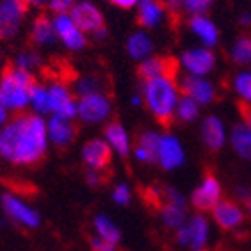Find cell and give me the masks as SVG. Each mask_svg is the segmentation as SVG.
I'll return each mask as SVG.
<instances>
[{
	"instance_id": "cell-8",
	"label": "cell",
	"mask_w": 251,
	"mask_h": 251,
	"mask_svg": "<svg viewBox=\"0 0 251 251\" xmlns=\"http://www.w3.org/2000/svg\"><path fill=\"white\" fill-rule=\"evenodd\" d=\"M71 18L81 32H93L104 28V16L90 2H79L71 9Z\"/></svg>"
},
{
	"instance_id": "cell-30",
	"label": "cell",
	"mask_w": 251,
	"mask_h": 251,
	"mask_svg": "<svg viewBox=\"0 0 251 251\" xmlns=\"http://www.w3.org/2000/svg\"><path fill=\"white\" fill-rule=\"evenodd\" d=\"M30 104L34 105L37 113H50L51 111V102H50V90L35 83L30 90Z\"/></svg>"
},
{
	"instance_id": "cell-36",
	"label": "cell",
	"mask_w": 251,
	"mask_h": 251,
	"mask_svg": "<svg viewBox=\"0 0 251 251\" xmlns=\"http://www.w3.org/2000/svg\"><path fill=\"white\" fill-rule=\"evenodd\" d=\"M37 63H39V60H37V56H35V54H26V53L20 54V56H18V60H16L18 67L25 69V71H28L30 67H34V65H37Z\"/></svg>"
},
{
	"instance_id": "cell-26",
	"label": "cell",
	"mask_w": 251,
	"mask_h": 251,
	"mask_svg": "<svg viewBox=\"0 0 251 251\" xmlns=\"http://www.w3.org/2000/svg\"><path fill=\"white\" fill-rule=\"evenodd\" d=\"M160 214H162L163 223L172 228H179L184 225L186 220V213H184V205L181 204H172V202H165L160 207Z\"/></svg>"
},
{
	"instance_id": "cell-7",
	"label": "cell",
	"mask_w": 251,
	"mask_h": 251,
	"mask_svg": "<svg viewBox=\"0 0 251 251\" xmlns=\"http://www.w3.org/2000/svg\"><path fill=\"white\" fill-rule=\"evenodd\" d=\"M222 186L214 174L207 172L201 186L192 193V204L197 211H213V207L222 201Z\"/></svg>"
},
{
	"instance_id": "cell-25",
	"label": "cell",
	"mask_w": 251,
	"mask_h": 251,
	"mask_svg": "<svg viewBox=\"0 0 251 251\" xmlns=\"http://www.w3.org/2000/svg\"><path fill=\"white\" fill-rule=\"evenodd\" d=\"M104 132H105L107 141L111 143V146H113L120 155L122 156L128 155V148H130L128 146V135H126V132L122 126V123H118V122L107 123V126H105Z\"/></svg>"
},
{
	"instance_id": "cell-44",
	"label": "cell",
	"mask_w": 251,
	"mask_h": 251,
	"mask_svg": "<svg viewBox=\"0 0 251 251\" xmlns=\"http://www.w3.org/2000/svg\"><path fill=\"white\" fill-rule=\"evenodd\" d=\"M246 205H248V211H250V216H251V199L246 201Z\"/></svg>"
},
{
	"instance_id": "cell-28",
	"label": "cell",
	"mask_w": 251,
	"mask_h": 251,
	"mask_svg": "<svg viewBox=\"0 0 251 251\" xmlns=\"http://www.w3.org/2000/svg\"><path fill=\"white\" fill-rule=\"evenodd\" d=\"M232 62L237 65H246L251 62V37L250 35H241L232 46Z\"/></svg>"
},
{
	"instance_id": "cell-16",
	"label": "cell",
	"mask_w": 251,
	"mask_h": 251,
	"mask_svg": "<svg viewBox=\"0 0 251 251\" xmlns=\"http://www.w3.org/2000/svg\"><path fill=\"white\" fill-rule=\"evenodd\" d=\"M50 102H51V111H54L56 116L72 120L74 114L77 113V104H75L74 99H72L71 92H69L63 84H58V83L51 84Z\"/></svg>"
},
{
	"instance_id": "cell-22",
	"label": "cell",
	"mask_w": 251,
	"mask_h": 251,
	"mask_svg": "<svg viewBox=\"0 0 251 251\" xmlns=\"http://www.w3.org/2000/svg\"><path fill=\"white\" fill-rule=\"evenodd\" d=\"M167 5L162 0H139L137 23L141 26H155L162 20Z\"/></svg>"
},
{
	"instance_id": "cell-42",
	"label": "cell",
	"mask_w": 251,
	"mask_h": 251,
	"mask_svg": "<svg viewBox=\"0 0 251 251\" xmlns=\"http://www.w3.org/2000/svg\"><path fill=\"white\" fill-rule=\"evenodd\" d=\"M23 2H26L28 5H42V4H46L48 0H23Z\"/></svg>"
},
{
	"instance_id": "cell-33",
	"label": "cell",
	"mask_w": 251,
	"mask_h": 251,
	"mask_svg": "<svg viewBox=\"0 0 251 251\" xmlns=\"http://www.w3.org/2000/svg\"><path fill=\"white\" fill-rule=\"evenodd\" d=\"M213 2L214 0H181V5L195 16V14H204Z\"/></svg>"
},
{
	"instance_id": "cell-2",
	"label": "cell",
	"mask_w": 251,
	"mask_h": 251,
	"mask_svg": "<svg viewBox=\"0 0 251 251\" xmlns=\"http://www.w3.org/2000/svg\"><path fill=\"white\" fill-rule=\"evenodd\" d=\"M177 92L179 86L176 84V79L171 77H155L144 84V102L156 122L165 128L172 125L176 116L177 100H179Z\"/></svg>"
},
{
	"instance_id": "cell-43",
	"label": "cell",
	"mask_w": 251,
	"mask_h": 251,
	"mask_svg": "<svg viewBox=\"0 0 251 251\" xmlns=\"http://www.w3.org/2000/svg\"><path fill=\"white\" fill-rule=\"evenodd\" d=\"M241 21H243L244 25H250V23H251V18L248 16V14H244V16H243V20H241Z\"/></svg>"
},
{
	"instance_id": "cell-15",
	"label": "cell",
	"mask_w": 251,
	"mask_h": 251,
	"mask_svg": "<svg viewBox=\"0 0 251 251\" xmlns=\"http://www.w3.org/2000/svg\"><path fill=\"white\" fill-rule=\"evenodd\" d=\"M48 135L58 148H67L74 143L77 135V126L69 118H62L54 114L48 125Z\"/></svg>"
},
{
	"instance_id": "cell-35",
	"label": "cell",
	"mask_w": 251,
	"mask_h": 251,
	"mask_svg": "<svg viewBox=\"0 0 251 251\" xmlns=\"http://www.w3.org/2000/svg\"><path fill=\"white\" fill-rule=\"evenodd\" d=\"M74 0H50L51 11H54L56 14H65L67 11H71L74 7Z\"/></svg>"
},
{
	"instance_id": "cell-39",
	"label": "cell",
	"mask_w": 251,
	"mask_h": 251,
	"mask_svg": "<svg viewBox=\"0 0 251 251\" xmlns=\"http://www.w3.org/2000/svg\"><path fill=\"white\" fill-rule=\"evenodd\" d=\"M102 171H90L88 174H86V179H88V183L92 184V186H95V184H102L105 181V177L100 176Z\"/></svg>"
},
{
	"instance_id": "cell-32",
	"label": "cell",
	"mask_w": 251,
	"mask_h": 251,
	"mask_svg": "<svg viewBox=\"0 0 251 251\" xmlns=\"http://www.w3.org/2000/svg\"><path fill=\"white\" fill-rule=\"evenodd\" d=\"M234 84H235V90H237L239 97H241V100L250 102L251 104V74H248V72L239 74L237 77H235Z\"/></svg>"
},
{
	"instance_id": "cell-4",
	"label": "cell",
	"mask_w": 251,
	"mask_h": 251,
	"mask_svg": "<svg viewBox=\"0 0 251 251\" xmlns=\"http://www.w3.org/2000/svg\"><path fill=\"white\" fill-rule=\"evenodd\" d=\"M28 4L23 0H0V39H11L18 34Z\"/></svg>"
},
{
	"instance_id": "cell-21",
	"label": "cell",
	"mask_w": 251,
	"mask_h": 251,
	"mask_svg": "<svg viewBox=\"0 0 251 251\" xmlns=\"http://www.w3.org/2000/svg\"><path fill=\"white\" fill-rule=\"evenodd\" d=\"M54 39H56L54 23L50 20L48 14H39V16L35 18L34 25H32L30 41L34 42V44H37V46H50Z\"/></svg>"
},
{
	"instance_id": "cell-6",
	"label": "cell",
	"mask_w": 251,
	"mask_h": 251,
	"mask_svg": "<svg viewBox=\"0 0 251 251\" xmlns=\"http://www.w3.org/2000/svg\"><path fill=\"white\" fill-rule=\"evenodd\" d=\"M177 67L179 62L171 56H153V58H146L137 69V75L146 83L155 77H171L176 79L177 77Z\"/></svg>"
},
{
	"instance_id": "cell-18",
	"label": "cell",
	"mask_w": 251,
	"mask_h": 251,
	"mask_svg": "<svg viewBox=\"0 0 251 251\" xmlns=\"http://www.w3.org/2000/svg\"><path fill=\"white\" fill-rule=\"evenodd\" d=\"M184 160V153L181 144L177 143L176 137L172 135H165L160 141V150H158V162L162 163V167L165 171H172V169L179 167Z\"/></svg>"
},
{
	"instance_id": "cell-3",
	"label": "cell",
	"mask_w": 251,
	"mask_h": 251,
	"mask_svg": "<svg viewBox=\"0 0 251 251\" xmlns=\"http://www.w3.org/2000/svg\"><path fill=\"white\" fill-rule=\"evenodd\" d=\"M35 84L34 77L28 71L7 65L0 75V102L5 109L21 111L26 104H30V90Z\"/></svg>"
},
{
	"instance_id": "cell-34",
	"label": "cell",
	"mask_w": 251,
	"mask_h": 251,
	"mask_svg": "<svg viewBox=\"0 0 251 251\" xmlns=\"http://www.w3.org/2000/svg\"><path fill=\"white\" fill-rule=\"evenodd\" d=\"M90 248H92V251H116V244L109 243L102 237L90 239Z\"/></svg>"
},
{
	"instance_id": "cell-10",
	"label": "cell",
	"mask_w": 251,
	"mask_h": 251,
	"mask_svg": "<svg viewBox=\"0 0 251 251\" xmlns=\"http://www.w3.org/2000/svg\"><path fill=\"white\" fill-rule=\"evenodd\" d=\"M213 218L216 225L223 230H234L243 225L244 211L234 201H220L213 207Z\"/></svg>"
},
{
	"instance_id": "cell-45",
	"label": "cell",
	"mask_w": 251,
	"mask_h": 251,
	"mask_svg": "<svg viewBox=\"0 0 251 251\" xmlns=\"http://www.w3.org/2000/svg\"><path fill=\"white\" fill-rule=\"evenodd\" d=\"M162 2H163V4H165V2H169V0H162Z\"/></svg>"
},
{
	"instance_id": "cell-23",
	"label": "cell",
	"mask_w": 251,
	"mask_h": 251,
	"mask_svg": "<svg viewBox=\"0 0 251 251\" xmlns=\"http://www.w3.org/2000/svg\"><path fill=\"white\" fill-rule=\"evenodd\" d=\"M190 28L193 34H197L202 39L205 46H214L218 42V28L214 26L213 21L204 18L202 14H195L190 20Z\"/></svg>"
},
{
	"instance_id": "cell-41",
	"label": "cell",
	"mask_w": 251,
	"mask_h": 251,
	"mask_svg": "<svg viewBox=\"0 0 251 251\" xmlns=\"http://www.w3.org/2000/svg\"><path fill=\"white\" fill-rule=\"evenodd\" d=\"M5 118H7V109L2 105V102H0V125L5 122Z\"/></svg>"
},
{
	"instance_id": "cell-19",
	"label": "cell",
	"mask_w": 251,
	"mask_h": 251,
	"mask_svg": "<svg viewBox=\"0 0 251 251\" xmlns=\"http://www.w3.org/2000/svg\"><path fill=\"white\" fill-rule=\"evenodd\" d=\"M201 134H202V141H204V146L211 151H218L225 144V128H223V123L214 116L205 118L204 123H202Z\"/></svg>"
},
{
	"instance_id": "cell-13",
	"label": "cell",
	"mask_w": 251,
	"mask_h": 251,
	"mask_svg": "<svg viewBox=\"0 0 251 251\" xmlns=\"http://www.w3.org/2000/svg\"><path fill=\"white\" fill-rule=\"evenodd\" d=\"M83 160L92 171H105L111 163V148L105 141L92 139L83 146Z\"/></svg>"
},
{
	"instance_id": "cell-31",
	"label": "cell",
	"mask_w": 251,
	"mask_h": 251,
	"mask_svg": "<svg viewBox=\"0 0 251 251\" xmlns=\"http://www.w3.org/2000/svg\"><path fill=\"white\" fill-rule=\"evenodd\" d=\"M199 102H195L192 97H186L183 95L177 100V107H176V116L179 118L181 122L184 123H190L193 122L195 118L199 116Z\"/></svg>"
},
{
	"instance_id": "cell-11",
	"label": "cell",
	"mask_w": 251,
	"mask_h": 251,
	"mask_svg": "<svg viewBox=\"0 0 251 251\" xmlns=\"http://www.w3.org/2000/svg\"><path fill=\"white\" fill-rule=\"evenodd\" d=\"M179 90L183 95L192 97L193 100L199 102V104H211L216 97L213 84L202 79L201 75H184L181 79Z\"/></svg>"
},
{
	"instance_id": "cell-38",
	"label": "cell",
	"mask_w": 251,
	"mask_h": 251,
	"mask_svg": "<svg viewBox=\"0 0 251 251\" xmlns=\"http://www.w3.org/2000/svg\"><path fill=\"white\" fill-rule=\"evenodd\" d=\"M113 197H114V201H116L118 204H126V202L130 201V192H128V188H126L125 184H118L116 188H114Z\"/></svg>"
},
{
	"instance_id": "cell-1",
	"label": "cell",
	"mask_w": 251,
	"mask_h": 251,
	"mask_svg": "<svg viewBox=\"0 0 251 251\" xmlns=\"http://www.w3.org/2000/svg\"><path fill=\"white\" fill-rule=\"evenodd\" d=\"M48 146V126L41 116L20 114L0 132V156L18 165L41 162Z\"/></svg>"
},
{
	"instance_id": "cell-5",
	"label": "cell",
	"mask_w": 251,
	"mask_h": 251,
	"mask_svg": "<svg viewBox=\"0 0 251 251\" xmlns=\"http://www.w3.org/2000/svg\"><path fill=\"white\" fill-rule=\"evenodd\" d=\"M111 113V102L104 93H88L81 95L77 102V114L86 123L102 122Z\"/></svg>"
},
{
	"instance_id": "cell-12",
	"label": "cell",
	"mask_w": 251,
	"mask_h": 251,
	"mask_svg": "<svg viewBox=\"0 0 251 251\" xmlns=\"http://www.w3.org/2000/svg\"><path fill=\"white\" fill-rule=\"evenodd\" d=\"M54 30H56V35L63 41V44L71 50H81V48L86 46V37L83 35L75 23L72 21L71 16L67 14H56L54 18Z\"/></svg>"
},
{
	"instance_id": "cell-46",
	"label": "cell",
	"mask_w": 251,
	"mask_h": 251,
	"mask_svg": "<svg viewBox=\"0 0 251 251\" xmlns=\"http://www.w3.org/2000/svg\"><path fill=\"white\" fill-rule=\"evenodd\" d=\"M195 251H205V250H195Z\"/></svg>"
},
{
	"instance_id": "cell-29",
	"label": "cell",
	"mask_w": 251,
	"mask_h": 251,
	"mask_svg": "<svg viewBox=\"0 0 251 251\" xmlns=\"http://www.w3.org/2000/svg\"><path fill=\"white\" fill-rule=\"evenodd\" d=\"M95 228H97L99 237L105 239V241H109V243H113V244H118V241H120V237H122V234H120V230H118V226L105 216L95 218Z\"/></svg>"
},
{
	"instance_id": "cell-24",
	"label": "cell",
	"mask_w": 251,
	"mask_h": 251,
	"mask_svg": "<svg viewBox=\"0 0 251 251\" xmlns=\"http://www.w3.org/2000/svg\"><path fill=\"white\" fill-rule=\"evenodd\" d=\"M232 148L241 158L251 160V128L244 123H239L232 128Z\"/></svg>"
},
{
	"instance_id": "cell-40",
	"label": "cell",
	"mask_w": 251,
	"mask_h": 251,
	"mask_svg": "<svg viewBox=\"0 0 251 251\" xmlns=\"http://www.w3.org/2000/svg\"><path fill=\"white\" fill-rule=\"evenodd\" d=\"M111 2H113L114 5H118V7H122V9H130V7H134L139 0H111Z\"/></svg>"
},
{
	"instance_id": "cell-9",
	"label": "cell",
	"mask_w": 251,
	"mask_h": 251,
	"mask_svg": "<svg viewBox=\"0 0 251 251\" xmlns=\"http://www.w3.org/2000/svg\"><path fill=\"white\" fill-rule=\"evenodd\" d=\"M176 239L177 243L183 244V246L201 250L205 244V239H207V222L202 216L190 218L188 223H184L183 226L177 228Z\"/></svg>"
},
{
	"instance_id": "cell-27",
	"label": "cell",
	"mask_w": 251,
	"mask_h": 251,
	"mask_svg": "<svg viewBox=\"0 0 251 251\" xmlns=\"http://www.w3.org/2000/svg\"><path fill=\"white\" fill-rule=\"evenodd\" d=\"M126 50H128L132 58H146L148 54L151 53V50H153V46H151V39L148 37L146 34H143V32L134 34L128 39V46H126Z\"/></svg>"
},
{
	"instance_id": "cell-17",
	"label": "cell",
	"mask_w": 251,
	"mask_h": 251,
	"mask_svg": "<svg viewBox=\"0 0 251 251\" xmlns=\"http://www.w3.org/2000/svg\"><path fill=\"white\" fill-rule=\"evenodd\" d=\"M2 205H4L5 213L11 218H14L16 222L23 223V225L30 226V228H35L41 222L39 214L34 209H30L28 205H25L23 202H20L16 197L13 195H4L2 199Z\"/></svg>"
},
{
	"instance_id": "cell-20",
	"label": "cell",
	"mask_w": 251,
	"mask_h": 251,
	"mask_svg": "<svg viewBox=\"0 0 251 251\" xmlns=\"http://www.w3.org/2000/svg\"><path fill=\"white\" fill-rule=\"evenodd\" d=\"M160 137L155 132H143L137 137L135 143V155L141 162L144 163H153L158 160V150H160Z\"/></svg>"
},
{
	"instance_id": "cell-37",
	"label": "cell",
	"mask_w": 251,
	"mask_h": 251,
	"mask_svg": "<svg viewBox=\"0 0 251 251\" xmlns=\"http://www.w3.org/2000/svg\"><path fill=\"white\" fill-rule=\"evenodd\" d=\"M237 109H239V113H241V118H243V123L251 128V104L250 102L239 100Z\"/></svg>"
},
{
	"instance_id": "cell-14",
	"label": "cell",
	"mask_w": 251,
	"mask_h": 251,
	"mask_svg": "<svg viewBox=\"0 0 251 251\" xmlns=\"http://www.w3.org/2000/svg\"><path fill=\"white\" fill-rule=\"evenodd\" d=\"M181 62H183L184 69L192 75H204L213 71L216 58H214L213 51L199 48V50L186 51V53L181 56Z\"/></svg>"
}]
</instances>
